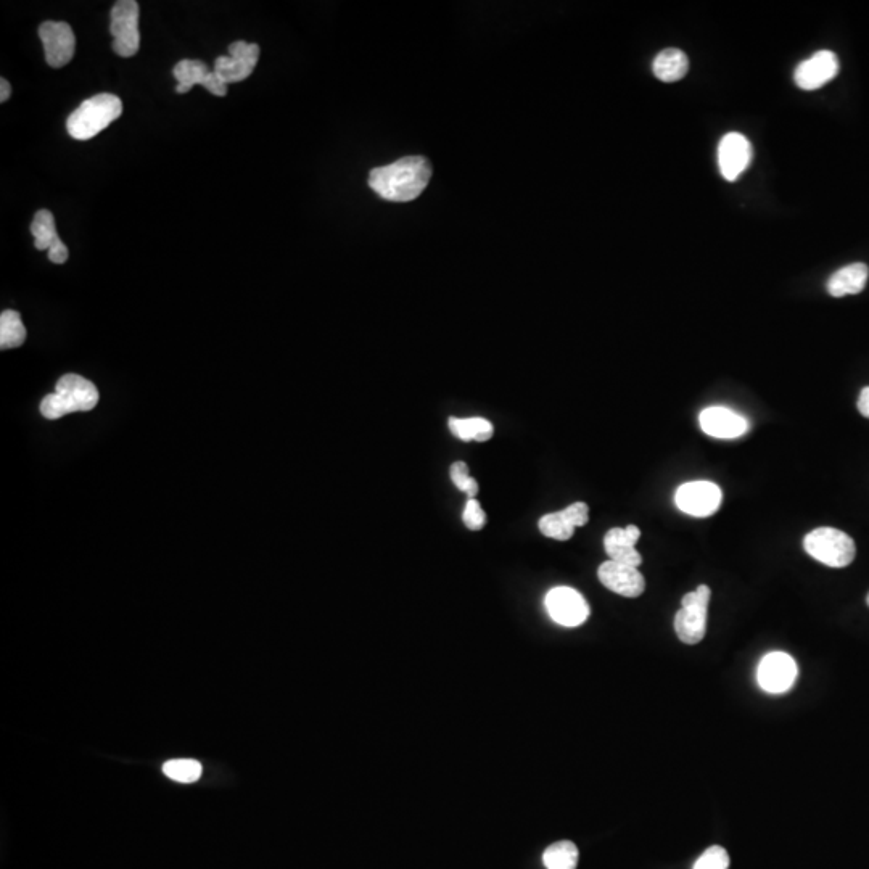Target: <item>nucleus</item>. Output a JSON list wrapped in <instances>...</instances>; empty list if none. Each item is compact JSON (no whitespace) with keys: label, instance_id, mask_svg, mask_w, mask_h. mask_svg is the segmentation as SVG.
I'll return each mask as SVG.
<instances>
[{"label":"nucleus","instance_id":"nucleus-31","mask_svg":"<svg viewBox=\"0 0 869 869\" xmlns=\"http://www.w3.org/2000/svg\"><path fill=\"white\" fill-rule=\"evenodd\" d=\"M0 102H7L10 99V94H12V87H10L9 81L7 79H0Z\"/></svg>","mask_w":869,"mask_h":869},{"label":"nucleus","instance_id":"nucleus-32","mask_svg":"<svg viewBox=\"0 0 869 869\" xmlns=\"http://www.w3.org/2000/svg\"><path fill=\"white\" fill-rule=\"evenodd\" d=\"M866 602H868V606H869V594H868V598H866Z\"/></svg>","mask_w":869,"mask_h":869},{"label":"nucleus","instance_id":"nucleus-14","mask_svg":"<svg viewBox=\"0 0 869 869\" xmlns=\"http://www.w3.org/2000/svg\"><path fill=\"white\" fill-rule=\"evenodd\" d=\"M173 75L178 79L176 91L179 94H186L194 86H203L206 91L218 97L227 94V84L216 75L215 70L211 71L208 65L200 60H181L174 66Z\"/></svg>","mask_w":869,"mask_h":869},{"label":"nucleus","instance_id":"nucleus-30","mask_svg":"<svg viewBox=\"0 0 869 869\" xmlns=\"http://www.w3.org/2000/svg\"><path fill=\"white\" fill-rule=\"evenodd\" d=\"M858 411H860L861 416L869 419V387L861 390L860 398H858Z\"/></svg>","mask_w":869,"mask_h":869},{"label":"nucleus","instance_id":"nucleus-25","mask_svg":"<svg viewBox=\"0 0 869 869\" xmlns=\"http://www.w3.org/2000/svg\"><path fill=\"white\" fill-rule=\"evenodd\" d=\"M202 765L197 760L192 758H179V760H169L163 765V773L173 781L178 783H195L202 776Z\"/></svg>","mask_w":869,"mask_h":869},{"label":"nucleus","instance_id":"nucleus-5","mask_svg":"<svg viewBox=\"0 0 869 869\" xmlns=\"http://www.w3.org/2000/svg\"><path fill=\"white\" fill-rule=\"evenodd\" d=\"M710 588L701 585L696 591L686 594L681 601V609L675 615L676 636L681 643H701L707 633V614H709Z\"/></svg>","mask_w":869,"mask_h":869},{"label":"nucleus","instance_id":"nucleus-1","mask_svg":"<svg viewBox=\"0 0 869 869\" xmlns=\"http://www.w3.org/2000/svg\"><path fill=\"white\" fill-rule=\"evenodd\" d=\"M432 168L422 157H406L392 165L372 169L369 186L388 202H412L429 186Z\"/></svg>","mask_w":869,"mask_h":869},{"label":"nucleus","instance_id":"nucleus-10","mask_svg":"<svg viewBox=\"0 0 869 869\" xmlns=\"http://www.w3.org/2000/svg\"><path fill=\"white\" fill-rule=\"evenodd\" d=\"M46 60L52 68H62L75 57L76 38L73 29L63 21H46L39 26Z\"/></svg>","mask_w":869,"mask_h":869},{"label":"nucleus","instance_id":"nucleus-20","mask_svg":"<svg viewBox=\"0 0 869 869\" xmlns=\"http://www.w3.org/2000/svg\"><path fill=\"white\" fill-rule=\"evenodd\" d=\"M689 70L688 55L684 54L683 50L665 49L654 58L652 63V73L655 78L664 81V83H675L686 76Z\"/></svg>","mask_w":869,"mask_h":869},{"label":"nucleus","instance_id":"nucleus-15","mask_svg":"<svg viewBox=\"0 0 869 869\" xmlns=\"http://www.w3.org/2000/svg\"><path fill=\"white\" fill-rule=\"evenodd\" d=\"M599 581L612 593L623 598H639L646 589V580L636 567L607 561L598 570Z\"/></svg>","mask_w":869,"mask_h":869},{"label":"nucleus","instance_id":"nucleus-8","mask_svg":"<svg viewBox=\"0 0 869 869\" xmlns=\"http://www.w3.org/2000/svg\"><path fill=\"white\" fill-rule=\"evenodd\" d=\"M675 503L680 511L692 517H710L723 503L721 488L712 482H689L676 490Z\"/></svg>","mask_w":869,"mask_h":869},{"label":"nucleus","instance_id":"nucleus-12","mask_svg":"<svg viewBox=\"0 0 869 869\" xmlns=\"http://www.w3.org/2000/svg\"><path fill=\"white\" fill-rule=\"evenodd\" d=\"M752 144L741 132H728L718 144V168L726 181L733 182L741 176L752 161Z\"/></svg>","mask_w":869,"mask_h":869},{"label":"nucleus","instance_id":"nucleus-6","mask_svg":"<svg viewBox=\"0 0 869 869\" xmlns=\"http://www.w3.org/2000/svg\"><path fill=\"white\" fill-rule=\"evenodd\" d=\"M113 50L123 58L134 57L141 47L139 33V4L136 0H120L113 5Z\"/></svg>","mask_w":869,"mask_h":869},{"label":"nucleus","instance_id":"nucleus-4","mask_svg":"<svg viewBox=\"0 0 869 869\" xmlns=\"http://www.w3.org/2000/svg\"><path fill=\"white\" fill-rule=\"evenodd\" d=\"M804 548L808 556L834 569H842L852 564L857 554L855 541L847 533L831 527L816 528L808 533L805 536Z\"/></svg>","mask_w":869,"mask_h":869},{"label":"nucleus","instance_id":"nucleus-27","mask_svg":"<svg viewBox=\"0 0 869 869\" xmlns=\"http://www.w3.org/2000/svg\"><path fill=\"white\" fill-rule=\"evenodd\" d=\"M729 855L720 845H713L697 858L692 869H728Z\"/></svg>","mask_w":869,"mask_h":869},{"label":"nucleus","instance_id":"nucleus-3","mask_svg":"<svg viewBox=\"0 0 869 869\" xmlns=\"http://www.w3.org/2000/svg\"><path fill=\"white\" fill-rule=\"evenodd\" d=\"M123 113L120 97L113 94L94 95L84 100L66 121V129L76 141H89Z\"/></svg>","mask_w":869,"mask_h":869},{"label":"nucleus","instance_id":"nucleus-21","mask_svg":"<svg viewBox=\"0 0 869 869\" xmlns=\"http://www.w3.org/2000/svg\"><path fill=\"white\" fill-rule=\"evenodd\" d=\"M448 425L454 437H458L462 441H488L495 432L491 422L482 419V417H470V419L451 417Z\"/></svg>","mask_w":869,"mask_h":869},{"label":"nucleus","instance_id":"nucleus-24","mask_svg":"<svg viewBox=\"0 0 869 869\" xmlns=\"http://www.w3.org/2000/svg\"><path fill=\"white\" fill-rule=\"evenodd\" d=\"M31 234L34 235V245L38 250L49 252L50 247H54L55 243L60 242L54 215L49 210H41L36 213L33 224H31Z\"/></svg>","mask_w":869,"mask_h":869},{"label":"nucleus","instance_id":"nucleus-18","mask_svg":"<svg viewBox=\"0 0 869 869\" xmlns=\"http://www.w3.org/2000/svg\"><path fill=\"white\" fill-rule=\"evenodd\" d=\"M639 538H641V530L636 525L609 530L604 536V548L610 561L638 569L639 565L643 564V557L635 548Z\"/></svg>","mask_w":869,"mask_h":869},{"label":"nucleus","instance_id":"nucleus-29","mask_svg":"<svg viewBox=\"0 0 869 869\" xmlns=\"http://www.w3.org/2000/svg\"><path fill=\"white\" fill-rule=\"evenodd\" d=\"M49 260L55 264H63L68 260V248H66V245L62 240L55 243L54 247H50Z\"/></svg>","mask_w":869,"mask_h":869},{"label":"nucleus","instance_id":"nucleus-19","mask_svg":"<svg viewBox=\"0 0 869 869\" xmlns=\"http://www.w3.org/2000/svg\"><path fill=\"white\" fill-rule=\"evenodd\" d=\"M869 268L865 263H853L834 272L828 281V292L832 297L857 295L863 292L868 282Z\"/></svg>","mask_w":869,"mask_h":869},{"label":"nucleus","instance_id":"nucleus-13","mask_svg":"<svg viewBox=\"0 0 869 869\" xmlns=\"http://www.w3.org/2000/svg\"><path fill=\"white\" fill-rule=\"evenodd\" d=\"M839 58L831 50H821L795 68L794 81L804 91H815L836 78Z\"/></svg>","mask_w":869,"mask_h":869},{"label":"nucleus","instance_id":"nucleus-7","mask_svg":"<svg viewBox=\"0 0 869 869\" xmlns=\"http://www.w3.org/2000/svg\"><path fill=\"white\" fill-rule=\"evenodd\" d=\"M544 606L549 617L562 627H580L588 620L589 606L586 599L577 589L569 586H557L546 594Z\"/></svg>","mask_w":869,"mask_h":869},{"label":"nucleus","instance_id":"nucleus-26","mask_svg":"<svg viewBox=\"0 0 869 869\" xmlns=\"http://www.w3.org/2000/svg\"><path fill=\"white\" fill-rule=\"evenodd\" d=\"M449 475H451L454 485L458 486L459 490L464 491L469 499H474L477 496L478 483L475 478L470 477L466 462H454L449 469Z\"/></svg>","mask_w":869,"mask_h":869},{"label":"nucleus","instance_id":"nucleus-9","mask_svg":"<svg viewBox=\"0 0 869 869\" xmlns=\"http://www.w3.org/2000/svg\"><path fill=\"white\" fill-rule=\"evenodd\" d=\"M799 676L795 660L786 652H771L758 665L757 680L763 691L783 694L794 686Z\"/></svg>","mask_w":869,"mask_h":869},{"label":"nucleus","instance_id":"nucleus-16","mask_svg":"<svg viewBox=\"0 0 869 869\" xmlns=\"http://www.w3.org/2000/svg\"><path fill=\"white\" fill-rule=\"evenodd\" d=\"M589 520V507L586 503H575L564 511L552 512L541 517L538 522L540 532L546 538L567 541L572 538L575 528L585 527Z\"/></svg>","mask_w":869,"mask_h":869},{"label":"nucleus","instance_id":"nucleus-22","mask_svg":"<svg viewBox=\"0 0 869 869\" xmlns=\"http://www.w3.org/2000/svg\"><path fill=\"white\" fill-rule=\"evenodd\" d=\"M26 340V327L21 321L20 313L7 309L0 316V348L12 350L23 345Z\"/></svg>","mask_w":869,"mask_h":869},{"label":"nucleus","instance_id":"nucleus-23","mask_svg":"<svg viewBox=\"0 0 869 869\" xmlns=\"http://www.w3.org/2000/svg\"><path fill=\"white\" fill-rule=\"evenodd\" d=\"M578 858V847L572 841L556 842L549 845L543 853L546 869H577Z\"/></svg>","mask_w":869,"mask_h":869},{"label":"nucleus","instance_id":"nucleus-17","mask_svg":"<svg viewBox=\"0 0 869 869\" xmlns=\"http://www.w3.org/2000/svg\"><path fill=\"white\" fill-rule=\"evenodd\" d=\"M702 432L720 440L739 438L749 430V421L738 412L721 406L704 409L699 416Z\"/></svg>","mask_w":869,"mask_h":869},{"label":"nucleus","instance_id":"nucleus-28","mask_svg":"<svg viewBox=\"0 0 869 869\" xmlns=\"http://www.w3.org/2000/svg\"><path fill=\"white\" fill-rule=\"evenodd\" d=\"M462 520H464V524L472 532H478V530H482L485 527L486 514L477 499L474 498L467 501L466 509H464V514H462Z\"/></svg>","mask_w":869,"mask_h":869},{"label":"nucleus","instance_id":"nucleus-2","mask_svg":"<svg viewBox=\"0 0 869 869\" xmlns=\"http://www.w3.org/2000/svg\"><path fill=\"white\" fill-rule=\"evenodd\" d=\"M99 400V390L91 380L78 374H66L55 385V393L41 401V414L49 421H57L73 412L92 411Z\"/></svg>","mask_w":869,"mask_h":869},{"label":"nucleus","instance_id":"nucleus-11","mask_svg":"<svg viewBox=\"0 0 869 869\" xmlns=\"http://www.w3.org/2000/svg\"><path fill=\"white\" fill-rule=\"evenodd\" d=\"M260 58V46L237 41L229 46V57H218L215 63V73L224 83H240L247 79L255 70Z\"/></svg>","mask_w":869,"mask_h":869}]
</instances>
